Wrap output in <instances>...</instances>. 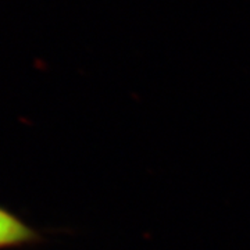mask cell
Returning <instances> with one entry per match:
<instances>
[{"label": "cell", "instance_id": "1", "mask_svg": "<svg viewBox=\"0 0 250 250\" xmlns=\"http://www.w3.org/2000/svg\"><path fill=\"white\" fill-rule=\"evenodd\" d=\"M45 235L7 206L0 205V250H18L42 245Z\"/></svg>", "mask_w": 250, "mask_h": 250}]
</instances>
